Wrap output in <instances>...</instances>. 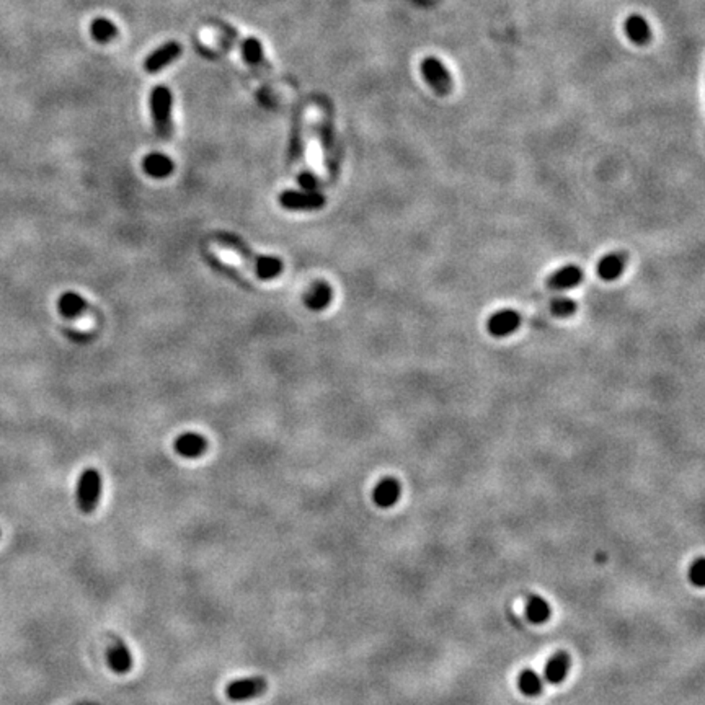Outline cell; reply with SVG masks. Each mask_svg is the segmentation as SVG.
<instances>
[{"label": "cell", "mask_w": 705, "mask_h": 705, "mask_svg": "<svg viewBox=\"0 0 705 705\" xmlns=\"http://www.w3.org/2000/svg\"><path fill=\"white\" fill-rule=\"evenodd\" d=\"M142 168H144V172H146L149 177H152V178H167L168 175H172V172H173V168H175V165H173L172 158L167 157L165 154L152 152V154H149L147 157H144Z\"/></svg>", "instance_id": "cell-14"}, {"label": "cell", "mask_w": 705, "mask_h": 705, "mask_svg": "<svg viewBox=\"0 0 705 705\" xmlns=\"http://www.w3.org/2000/svg\"><path fill=\"white\" fill-rule=\"evenodd\" d=\"M320 141H322V146H323V154H325V165L328 167V170H330L332 175H335V173L338 172L336 170L338 168L336 147H335V142H333L332 129L325 121L320 124Z\"/></svg>", "instance_id": "cell-18"}, {"label": "cell", "mask_w": 705, "mask_h": 705, "mask_svg": "<svg viewBox=\"0 0 705 705\" xmlns=\"http://www.w3.org/2000/svg\"><path fill=\"white\" fill-rule=\"evenodd\" d=\"M570 671V658L565 653H557L547 661L544 678L550 684H560Z\"/></svg>", "instance_id": "cell-16"}, {"label": "cell", "mask_w": 705, "mask_h": 705, "mask_svg": "<svg viewBox=\"0 0 705 705\" xmlns=\"http://www.w3.org/2000/svg\"><path fill=\"white\" fill-rule=\"evenodd\" d=\"M181 56V46L178 45L177 41L165 43V45L158 47L154 52H151L144 61V69H146L149 74H156V72H161L162 69H165L167 66H170L172 62H175L178 57Z\"/></svg>", "instance_id": "cell-7"}, {"label": "cell", "mask_w": 705, "mask_h": 705, "mask_svg": "<svg viewBox=\"0 0 705 705\" xmlns=\"http://www.w3.org/2000/svg\"><path fill=\"white\" fill-rule=\"evenodd\" d=\"M521 325V316L513 309H501V311L495 312L493 316L489 318L487 322V328H489V333L495 338H503L508 336L511 333H514Z\"/></svg>", "instance_id": "cell-6"}, {"label": "cell", "mask_w": 705, "mask_h": 705, "mask_svg": "<svg viewBox=\"0 0 705 705\" xmlns=\"http://www.w3.org/2000/svg\"><path fill=\"white\" fill-rule=\"evenodd\" d=\"M400 491L402 490H400L399 480L392 479V477H385V479L376 485L373 491V500L380 508H390V506H394L399 501Z\"/></svg>", "instance_id": "cell-12"}, {"label": "cell", "mask_w": 705, "mask_h": 705, "mask_svg": "<svg viewBox=\"0 0 705 705\" xmlns=\"http://www.w3.org/2000/svg\"><path fill=\"white\" fill-rule=\"evenodd\" d=\"M583 281V269L577 265H567L558 268L547 278V288L554 291H568Z\"/></svg>", "instance_id": "cell-9"}, {"label": "cell", "mask_w": 705, "mask_h": 705, "mask_svg": "<svg viewBox=\"0 0 705 705\" xmlns=\"http://www.w3.org/2000/svg\"><path fill=\"white\" fill-rule=\"evenodd\" d=\"M519 690L526 695H539L542 690V678L533 669H526L518 678Z\"/></svg>", "instance_id": "cell-21"}, {"label": "cell", "mask_w": 705, "mask_h": 705, "mask_svg": "<svg viewBox=\"0 0 705 705\" xmlns=\"http://www.w3.org/2000/svg\"><path fill=\"white\" fill-rule=\"evenodd\" d=\"M172 105L173 96L172 91L167 87L158 85L152 90L151 94V113L154 128L158 138L170 139L173 134V121H172Z\"/></svg>", "instance_id": "cell-2"}, {"label": "cell", "mask_w": 705, "mask_h": 705, "mask_svg": "<svg viewBox=\"0 0 705 705\" xmlns=\"http://www.w3.org/2000/svg\"><path fill=\"white\" fill-rule=\"evenodd\" d=\"M689 579L695 584V586H699V588L704 586V579H705V562H704V558H697L692 565H690Z\"/></svg>", "instance_id": "cell-24"}, {"label": "cell", "mask_w": 705, "mask_h": 705, "mask_svg": "<svg viewBox=\"0 0 705 705\" xmlns=\"http://www.w3.org/2000/svg\"><path fill=\"white\" fill-rule=\"evenodd\" d=\"M101 495V475L94 467L85 468L77 482V505L82 513H94Z\"/></svg>", "instance_id": "cell-3"}, {"label": "cell", "mask_w": 705, "mask_h": 705, "mask_svg": "<svg viewBox=\"0 0 705 705\" xmlns=\"http://www.w3.org/2000/svg\"><path fill=\"white\" fill-rule=\"evenodd\" d=\"M297 181L302 190L306 191H317L318 186H320V181H318V178L313 175L312 172H302L301 175H299Z\"/></svg>", "instance_id": "cell-26"}, {"label": "cell", "mask_w": 705, "mask_h": 705, "mask_svg": "<svg viewBox=\"0 0 705 705\" xmlns=\"http://www.w3.org/2000/svg\"><path fill=\"white\" fill-rule=\"evenodd\" d=\"M627 267V255L624 252H612L604 255L596 267V273L602 281H614L621 278Z\"/></svg>", "instance_id": "cell-10"}, {"label": "cell", "mask_w": 705, "mask_h": 705, "mask_svg": "<svg viewBox=\"0 0 705 705\" xmlns=\"http://www.w3.org/2000/svg\"><path fill=\"white\" fill-rule=\"evenodd\" d=\"M268 683L262 676H253V678H242L232 683L225 688V695L232 702H245V700H252L255 697L267 692Z\"/></svg>", "instance_id": "cell-4"}, {"label": "cell", "mask_w": 705, "mask_h": 705, "mask_svg": "<svg viewBox=\"0 0 705 705\" xmlns=\"http://www.w3.org/2000/svg\"><path fill=\"white\" fill-rule=\"evenodd\" d=\"M433 66H426L424 67V72H426V75H428V79L429 82H431V85L436 89L439 94H447V90H449V80L446 79V74L439 69V66H438V62H431Z\"/></svg>", "instance_id": "cell-22"}, {"label": "cell", "mask_w": 705, "mask_h": 705, "mask_svg": "<svg viewBox=\"0 0 705 705\" xmlns=\"http://www.w3.org/2000/svg\"><path fill=\"white\" fill-rule=\"evenodd\" d=\"M526 616L533 624H544L550 617V606L542 598L533 596L526 604Z\"/></svg>", "instance_id": "cell-20"}, {"label": "cell", "mask_w": 705, "mask_h": 705, "mask_svg": "<svg viewBox=\"0 0 705 705\" xmlns=\"http://www.w3.org/2000/svg\"><path fill=\"white\" fill-rule=\"evenodd\" d=\"M279 202L289 211H317L325 206V196L318 191H283Z\"/></svg>", "instance_id": "cell-5"}, {"label": "cell", "mask_w": 705, "mask_h": 705, "mask_svg": "<svg viewBox=\"0 0 705 705\" xmlns=\"http://www.w3.org/2000/svg\"><path fill=\"white\" fill-rule=\"evenodd\" d=\"M90 35L98 43H110L118 36V28L108 18H95L90 23Z\"/></svg>", "instance_id": "cell-19"}, {"label": "cell", "mask_w": 705, "mask_h": 705, "mask_svg": "<svg viewBox=\"0 0 705 705\" xmlns=\"http://www.w3.org/2000/svg\"><path fill=\"white\" fill-rule=\"evenodd\" d=\"M175 451L181 457L198 459L207 451V441L205 436H201L198 433L180 434L175 441Z\"/></svg>", "instance_id": "cell-11"}, {"label": "cell", "mask_w": 705, "mask_h": 705, "mask_svg": "<svg viewBox=\"0 0 705 705\" xmlns=\"http://www.w3.org/2000/svg\"><path fill=\"white\" fill-rule=\"evenodd\" d=\"M106 661L111 671L118 674H126L133 669V655L121 639H114L106 650Z\"/></svg>", "instance_id": "cell-8"}, {"label": "cell", "mask_w": 705, "mask_h": 705, "mask_svg": "<svg viewBox=\"0 0 705 705\" xmlns=\"http://www.w3.org/2000/svg\"><path fill=\"white\" fill-rule=\"evenodd\" d=\"M57 307H59V312L66 318H75L84 313V311L87 309V302L85 299L79 296L77 292H64L59 297Z\"/></svg>", "instance_id": "cell-17"}, {"label": "cell", "mask_w": 705, "mask_h": 705, "mask_svg": "<svg viewBox=\"0 0 705 705\" xmlns=\"http://www.w3.org/2000/svg\"><path fill=\"white\" fill-rule=\"evenodd\" d=\"M304 156V142H302V129L299 126L294 128L292 139H291V158L294 162L302 161Z\"/></svg>", "instance_id": "cell-25"}, {"label": "cell", "mask_w": 705, "mask_h": 705, "mask_svg": "<svg viewBox=\"0 0 705 705\" xmlns=\"http://www.w3.org/2000/svg\"><path fill=\"white\" fill-rule=\"evenodd\" d=\"M332 288L330 284L325 281H317L313 283L311 289H309L306 294V306L311 309V311H323V309L330 306L332 302Z\"/></svg>", "instance_id": "cell-15"}, {"label": "cell", "mask_w": 705, "mask_h": 705, "mask_svg": "<svg viewBox=\"0 0 705 705\" xmlns=\"http://www.w3.org/2000/svg\"><path fill=\"white\" fill-rule=\"evenodd\" d=\"M240 50H242L245 62H247L250 67L262 72H269V66L263 54V46L257 38H245V40L240 43Z\"/></svg>", "instance_id": "cell-13"}, {"label": "cell", "mask_w": 705, "mask_h": 705, "mask_svg": "<svg viewBox=\"0 0 705 705\" xmlns=\"http://www.w3.org/2000/svg\"><path fill=\"white\" fill-rule=\"evenodd\" d=\"M550 311H552L555 317L568 318L577 312V302L570 297H557L550 304Z\"/></svg>", "instance_id": "cell-23"}, {"label": "cell", "mask_w": 705, "mask_h": 705, "mask_svg": "<svg viewBox=\"0 0 705 705\" xmlns=\"http://www.w3.org/2000/svg\"><path fill=\"white\" fill-rule=\"evenodd\" d=\"M214 239L219 244L224 245V247L237 252L245 262L252 265L258 278L273 279L278 278L279 274L283 273L284 267L281 260L278 257H268V255H257L242 239L239 237V235L230 234V232H217Z\"/></svg>", "instance_id": "cell-1"}]
</instances>
